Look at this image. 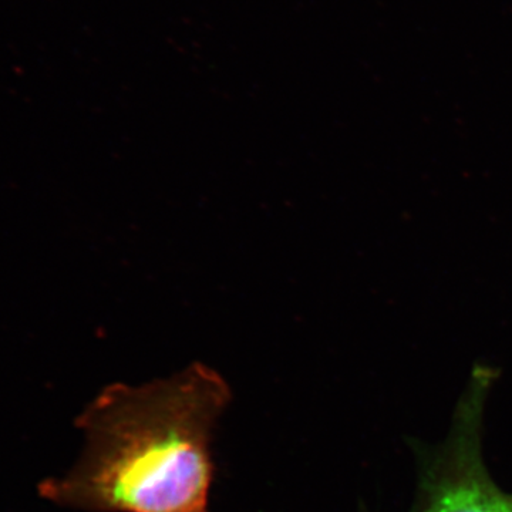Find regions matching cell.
<instances>
[{
  "mask_svg": "<svg viewBox=\"0 0 512 512\" xmlns=\"http://www.w3.org/2000/svg\"><path fill=\"white\" fill-rule=\"evenodd\" d=\"M491 382L490 370L481 367L471 377L447 440L426 458L412 512H512V494L494 483L481 451Z\"/></svg>",
  "mask_w": 512,
  "mask_h": 512,
  "instance_id": "2",
  "label": "cell"
},
{
  "mask_svg": "<svg viewBox=\"0 0 512 512\" xmlns=\"http://www.w3.org/2000/svg\"><path fill=\"white\" fill-rule=\"evenodd\" d=\"M229 402L228 384L202 365L106 387L77 417L82 457L39 493L84 512H208L212 439Z\"/></svg>",
  "mask_w": 512,
  "mask_h": 512,
  "instance_id": "1",
  "label": "cell"
}]
</instances>
